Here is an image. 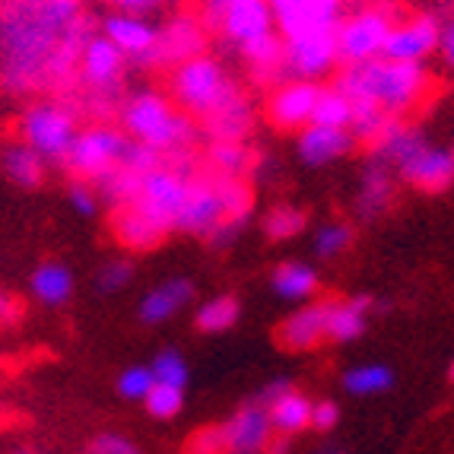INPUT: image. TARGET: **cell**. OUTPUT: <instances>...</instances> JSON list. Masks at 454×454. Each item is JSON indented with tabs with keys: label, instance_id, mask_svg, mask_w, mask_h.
Instances as JSON below:
<instances>
[{
	"label": "cell",
	"instance_id": "6da1fadb",
	"mask_svg": "<svg viewBox=\"0 0 454 454\" xmlns=\"http://www.w3.org/2000/svg\"><path fill=\"white\" fill-rule=\"evenodd\" d=\"M90 29L80 0L4 4L0 13V80L13 92L61 86L80 67Z\"/></svg>",
	"mask_w": 454,
	"mask_h": 454
},
{
	"label": "cell",
	"instance_id": "7a4b0ae2",
	"mask_svg": "<svg viewBox=\"0 0 454 454\" xmlns=\"http://www.w3.org/2000/svg\"><path fill=\"white\" fill-rule=\"evenodd\" d=\"M333 86L353 106H375L391 118H401L410 108H417L419 98L429 92V74L423 64L372 58L363 64H349Z\"/></svg>",
	"mask_w": 454,
	"mask_h": 454
},
{
	"label": "cell",
	"instance_id": "3957f363",
	"mask_svg": "<svg viewBox=\"0 0 454 454\" xmlns=\"http://www.w3.org/2000/svg\"><path fill=\"white\" fill-rule=\"evenodd\" d=\"M124 134L153 153H175L191 140V118L162 92H137L121 108Z\"/></svg>",
	"mask_w": 454,
	"mask_h": 454
},
{
	"label": "cell",
	"instance_id": "277c9868",
	"mask_svg": "<svg viewBox=\"0 0 454 454\" xmlns=\"http://www.w3.org/2000/svg\"><path fill=\"white\" fill-rule=\"evenodd\" d=\"M239 96V86L226 76L220 61H213L207 54H197L188 61L175 64L172 70V98L191 118H213L226 102Z\"/></svg>",
	"mask_w": 454,
	"mask_h": 454
},
{
	"label": "cell",
	"instance_id": "5b68a950",
	"mask_svg": "<svg viewBox=\"0 0 454 454\" xmlns=\"http://www.w3.org/2000/svg\"><path fill=\"white\" fill-rule=\"evenodd\" d=\"M130 146H134V140H130L124 130H114V128L80 130L74 146H70L67 156H64V166H67L76 178H90V182L102 184L108 175H114L124 166Z\"/></svg>",
	"mask_w": 454,
	"mask_h": 454
},
{
	"label": "cell",
	"instance_id": "8992f818",
	"mask_svg": "<svg viewBox=\"0 0 454 454\" xmlns=\"http://www.w3.org/2000/svg\"><path fill=\"white\" fill-rule=\"evenodd\" d=\"M184 194H188V178L178 168L153 166L150 172L140 175V182H137L134 194H130V200L124 207L146 216L153 226H160L168 235L175 229V223H178Z\"/></svg>",
	"mask_w": 454,
	"mask_h": 454
},
{
	"label": "cell",
	"instance_id": "52a82bcc",
	"mask_svg": "<svg viewBox=\"0 0 454 454\" xmlns=\"http://www.w3.org/2000/svg\"><path fill=\"white\" fill-rule=\"evenodd\" d=\"M76 134V114L61 102H38L20 118V140L29 144L45 162H64Z\"/></svg>",
	"mask_w": 454,
	"mask_h": 454
},
{
	"label": "cell",
	"instance_id": "ba28073f",
	"mask_svg": "<svg viewBox=\"0 0 454 454\" xmlns=\"http://www.w3.org/2000/svg\"><path fill=\"white\" fill-rule=\"evenodd\" d=\"M175 229H178V232H191V235H207L216 248H226L235 235H239V229L226 220V207H223L216 178L188 182V194H184V204H182V213H178Z\"/></svg>",
	"mask_w": 454,
	"mask_h": 454
},
{
	"label": "cell",
	"instance_id": "9c48e42d",
	"mask_svg": "<svg viewBox=\"0 0 454 454\" xmlns=\"http://www.w3.org/2000/svg\"><path fill=\"white\" fill-rule=\"evenodd\" d=\"M391 13L387 10H359L349 20L337 23V61L349 64H363L372 58H381L385 51V42L391 35Z\"/></svg>",
	"mask_w": 454,
	"mask_h": 454
},
{
	"label": "cell",
	"instance_id": "30bf717a",
	"mask_svg": "<svg viewBox=\"0 0 454 454\" xmlns=\"http://www.w3.org/2000/svg\"><path fill=\"white\" fill-rule=\"evenodd\" d=\"M216 26L245 51V48L258 45L267 35H273L277 16H273L270 0H226Z\"/></svg>",
	"mask_w": 454,
	"mask_h": 454
},
{
	"label": "cell",
	"instance_id": "8fae6325",
	"mask_svg": "<svg viewBox=\"0 0 454 454\" xmlns=\"http://www.w3.org/2000/svg\"><path fill=\"white\" fill-rule=\"evenodd\" d=\"M397 175L413 188L426 191V194H442L445 188H451L454 182V153L442 150V146L426 144V137L413 146L407 160L397 162Z\"/></svg>",
	"mask_w": 454,
	"mask_h": 454
},
{
	"label": "cell",
	"instance_id": "7c38bea8",
	"mask_svg": "<svg viewBox=\"0 0 454 454\" xmlns=\"http://www.w3.org/2000/svg\"><path fill=\"white\" fill-rule=\"evenodd\" d=\"M333 32L337 29L283 38V45H286V74L302 76V80L325 76L337 64V38H333Z\"/></svg>",
	"mask_w": 454,
	"mask_h": 454
},
{
	"label": "cell",
	"instance_id": "4fadbf2b",
	"mask_svg": "<svg viewBox=\"0 0 454 454\" xmlns=\"http://www.w3.org/2000/svg\"><path fill=\"white\" fill-rule=\"evenodd\" d=\"M439 32H442L439 23L432 16H413V20L394 23L381 58H387V61L423 64L439 48Z\"/></svg>",
	"mask_w": 454,
	"mask_h": 454
},
{
	"label": "cell",
	"instance_id": "5bb4252c",
	"mask_svg": "<svg viewBox=\"0 0 454 454\" xmlns=\"http://www.w3.org/2000/svg\"><path fill=\"white\" fill-rule=\"evenodd\" d=\"M102 35L112 42L124 58H134V61L153 64V51H156V38L160 29L146 20V16L137 13H108L102 20Z\"/></svg>",
	"mask_w": 454,
	"mask_h": 454
},
{
	"label": "cell",
	"instance_id": "9a60e30c",
	"mask_svg": "<svg viewBox=\"0 0 454 454\" xmlns=\"http://www.w3.org/2000/svg\"><path fill=\"white\" fill-rule=\"evenodd\" d=\"M124 58L118 48L108 42L106 35H90L86 38L83 51H80V67H76V76L83 80V86H90L92 92H112L118 86L124 74Z\"/></svg>",
	"mask_w": 454,
	"mask_h": 454
},
{
	"label": "cell",
	"instance_id": "2e32d148",
	"mask_svg": "<svg viewBox=\"0 0 454 454\" xmlns=\"http://www.w3.org/2000/svg\"><path fill=\"white\" fill-rule=\"evenodd\" d=\"M318 92L321 86L311 83V80H293V83L277 86L270 102H267V114H270L273 128L280 130L309 128L315 102H318Z\"/></svg>",
	"mask_w": 454,
	"mask_h": 454
},
{
	"label": "cell",
	"instance_id": "e0dca14e",
	"mask_svg": "<svg viewBox=\"0 0 454 454\" xmlns=\"http://www.w3.org/2000/svg\"><path fill=\"white\" fill-rule=\"evenodd\" d=\"M207 45L204 20L197 16H175L166 29H160L156 38V51H153V64H182L188 58H197Z\"/></svg>",
	"mask_w": 454,
	"mask_h": 454
},
{
	"label": "cell",
	"instance_id": "ac0fdd59",
	"mask_svg": "<svg viewBox=\"0 0 454 454\" xmlns=\"http://www.w3.org/2000/svg\"><path fill=\"white\" fill-rule=\"evenodd\" d=\"M223 435H226L229 451L261 454L273 439V426H270V417H267V407H261V403L242 407L229 423H223Z\"/></svg>",
	"mask_w": 454,
	"mask_h": 454
},
{
	"label": "cell",
	"instance_id": "d6986e66",
	"mask_svg": "<svg viewBox=\"0 0 454 454\" xmlns=\"http://www.w3.org/2000/svg\"><path fill=\"white\" fill-rule=\"evenodd\" d=\"M277 340L293 353L302 349H315L318 343L327 340V311L325 302L305 305V309L293 311L280 327H277Z\"/></svg>",
	"mask_w": 454,
	"mask_h": 454
},
{
	"label": "cell",
	"instance_id": "ffe728a7",
	"mask_svg": "<svg viewBox=\"0 0 454 454\" xmlns=\"http://www.w3.org/2000/svg\"><path fill=\"white\" fill-rule=\"evenodd\" d=\"M191 299H194V286H191V280H184V277H172V280L160 283V286L150 289V293L140 299L137 315H140L144 325H153V327L166 325V321L175 318V315H178Z\"/></svg>",
	"mask_w": 454,
	"mask_h": 454
},
{
	"label": "cell",
	"instance_id": "44dd1931",
	"mask_svg": "<svg viewBox=\"0 0 454 454\" xmlns=\"http://www.w3.org/2000/svg\"><path fill=\"white\" fill-rule=\"evenodd\" d=\"M353 150V134L347 128H321L309 124L299 134V156L305 166H327Z\"/></svg>",
	"mask_w": 454,
	"mask_h": 454
},
{
	"label": "cell",
	"instance_id": "7402d4cb",
	"mask_svg": "<svg viewBox=\"0 0 454 454\" xmlns=\"http://www.w3.org/2000/svg\"><path fill=\"white\" fill-rule=\"evenodd\" d=\"M325 311H327V340L349 343V340H359L365 333L372 299L369 295H356V299H347V302H325Z\"/></svg>",
	"mask_w": 454,
	"mask_h": 454
},
{
	"label": "cell",
	"instance_id": "603a6c76",
	"mask_svg": "<svg viewBox=\"0 0 454 454\" xmlns=\"http://www.w3.org/2000/svg\"><path fill=\"white\" fill-rule=\"evenodd\" d=\"M387 162H381L379 156H372L365 162L363 172V184H359V197H356V210L363 220H375L387 210L391 204V172H387Z\"/></svg>",
	"mask_w": 454,
	"mask_h": 454
},
{
	"label": "cell",
	"instance_id": "cb8c5ba5",
	"mask_svg": "<svg viewBox=\"0 0 454 454\" xmlns=\"http://www.w3.org/2000/svg\"><path fill=\"white\" fill-rule=\"evenodd\" d=\"M0 166L7 172V178L20 188H38L45 182V168L48 162L32 150L23 140H10L4 150H0Z\"/></svg>",
	"mask_w": 454,
	"mask_h": 454
},
{
	"label": "cell",
	"instance_id": "d4e9b609",
	"mask_svg": "<svg viewBox=\"0 0 454 454\" xmlns=\"http://www.w3.org/2000/svg\"><path fill=\"white\" fill-rule=\"evenodd\" d=\"M29 289L42 305L58 309V305H64L74 295V273L61 261H45V264H38L32 270Z\"/></svg>",
	"mask_w": 454,
	"mask_h": 454
},
{
	"label": "cell",
	"instance_id": "484cf974",
	"mask_svg": "<svg viewBox=\"0 0 454 454\" xmlns=\"http://www.w3.org/2000/svg\"><path fill=\"white\" fill-rule=\"evenodd\" d=\"M270 286L286 302H309L311 295L318 293V273L311 264H302V261H286V264L273 270Z\"/></svg>",
	"mask_w": 454,
	"mask_h": 454
},
{
	"label": "cell",
	"instance_id": "4316f807",
	"mask_svg": "<svg viewBox=\"0 0 454 454\" xmlns=\"http://www.w3.org/2000/svg\"><path fill=\"white\" fill-rule=\"evenodd\" d=\"M114 239L128 251H150L166 239V232L160 226H153L137 210H130V207H118V213H114Z\"/></svg>",
	"mask_w": 454,
	"mask_h": 454
},
{
	"label": "cell",
	"instance_id": "83f0119b",
	"mask_svg": "<svg viewBox=\"0 0 454 454\" xmlns=\"http://www.w3.org/2000/svg\"><path fill=\"white\" fill-rule=\"evenodd\" d=\"M267 417H270L273 432H280V435H295V432L309 429V419H311V401L305 394L299 391H283L277 401L267 403Z\"/></svg>",
	"mask_w": 454,
	"mask_h": 454
},
{
	"label": "cell",
	"instance_id": "f1b7e54d",
	"mask_svg": "<svg viewBox=\"0 0 454 454\" xmlns=\"http://www.w3.org/2000/svg\"><path fill=\"white\" fill-rule=\"evenodd\" d=\"M391 385L394 372L381 363H363L343 372V391L353 394V397H375V394L391 391Z\"/></svg>",
	"mask_w": 454,
	"mask_h": 454
},
{
	"label": "cell",
	"instance_id": "f546056e",
	"mask_svg": "<svg viewBox=\"0 0 454 454\" xmlns=\"http://www.w3.org/2000/svg\"><path fill=\"white\" fill-rule=\"evenodd\" d=\"M239 315H242V302H239L235 295H229V293L213 295V299H207V302L197 309L194 325H197V331H204V333H223L239 321Z\"/></svg>",
	"mask_w": 454,
	"mask_h": 454
},
{
	"label": "cell",
	"instance_id": "4dcf8cb0",
	"mask_svg": "<svg viewBox=\"0 0 454 454\" xmlns=\"http://www.w3.org/2000/svg\"><path fill=\"white\" fill-rule=\"evenodd\" d=\"M353 121V102L343 96L337 86L318 92V102H315V112H311V124H321V128H347Z\"/></svg>",
	"mask_w": 454,
	"mask_h": 454
},
{
	"label": "cell",
	"instance_id": "1f68e13d",
	"mask_svg": "<svg viewBox=\"0 0 454 454\" xmlns=\"http://www.w3.org/2000/svg\"><path fill=\"white\" fill-rule=\"evenodd\" d=\"M305 226H309V216L293 204H277L264 216V232H267V239H273V242L295 239V235L305 232Z\"/></svg>",
	"mask_w": 454,
	"mask_h": 454
},
{
	"label": "cell",
	"instance_id": "d6a6232c",
	"mask_svg": "<svg viewBox=\"0 0 454 454\" xmlns=\"http://www.w3.org/2000/svg\"><path fill=\"white\" fill-rule=\"evenodd\" d=\"M210 166L223 178H239L248 168V150L242 146V140H216L210 146Z\"/></svg>",
	"mask_w": 454,
	"mask_h": 454
},
{
	"label": "cell",
	"instance_id": "836d02e7",
	"mask_svg": "<svg viewBox=\"0 0 454 454\" xmlns=\"http://www.w3.org/2000/svg\"><path fill=\"white\" fill-rule=\"evenodd\" d=\"M349 242H353V229L347 226V223H321L318 229H315V239H311V248H315V254L318 258H337V254H343V251L349 248Z\"/></svg>",
	"mask_w": 454,
	"mask_h": 454
},
{
	"label": "cell",
	"instance_id": "e575fe53",
	"mask_svg": "<svg viewBox=\"0 0 454 454\" xmlns=\"http://www.w3.org/2000/svg\"><path fill=\"white\" fill-rule=\"evenodd\" d=\"M146 410H150V417L156 419H172L182 413L184 407V387H175V385H153V391L146 394Z\"/></svg>",
	"mask_w": 454,
	"mask_h": 454
},
{
	"label": "cell",
	"instance_id": "d590c367",
	"mask_svg": "<svg viewBox=\"0 0 454 454\" xmlns=\"http://www.w3.org/2000/svg\"><path fill=\"white\" fill-rule=\"evenodd\" d=\"M150 372L160 385H175V387L188 385V363H184V356L178 349H160L156 359H153Z\"/></svg>",
	"mask_w": 454,
	"mask_h": 454
},
{
	"label": "cell",
	"instance_id": "8d00e7d4",
	"mask_svg": "<svg viewBox=\"0 0 454 454\" xmlns=\"http://www.w3.org/2000/svg\"><path fill=\"white\" fill-rule=\"evenodd\" d=\"M156 379H153L150 365H130L118 375V394L128 401H146V394L153 391Z\"/></svg>",
	"mask_w": 454,
	"mask_h": 454
},
{
	"label": "cell",
	"instance_id": "74e56055",
	"mask_svg": "<svg viewBox=\"0 0 454 454\" xmlns=\"http://www.w3.org/2000/svg\"><path fill=\"white\" fill-rule=\"evenodd\" d=\"M130 280H134V264L114 258V261H108V264H102V270H98V277H96V286H98V293L112 295V293L128 289Z\"/></svg>",
	"mask_w": 454,
	"mask_h": 454
},
{
	"label": "cell",
	"instance_id": "f35d334b",
	"mask_svg": "<svg viewBox=\"0 0 454 454\" xmlns=\"http://www.w3.org/2000/svg\"><path fill=\"white\" fill-rule=\"evenodd\" d=\"M226 435H223V426H210V429H200L194 439L188 442V451L184 454H226Z\"/></svg>",
	"mask_w": 454,
	"mask_h": 454
},
{
	"label": "cell",
	"instance_id": "ab89813d",
	"mask_svg": "<svg viewBox=\"0 0 454 454\" xmlns=\"http://www.w3.org/2000/svg\"><path fill=\"white\" fill-rule=\"evenodd\" d=\"M90 454H140V448L130 439H124V435H118V432H102V435L92 439Z\"/></svg>",
	"mask_w": 454,
	"mask_h": 454
},
{
	"label": "cell",
	"instance_id": "60d3db41",
	"mask_svg": "<svg viewBox=\"0 0 454 454\" xmlns=\"http://www.w3.org/2000/svg\"><path fill=\"white\" fill-rule=\"evenodd\" d=\"M70 204L80 216H96L98 213V194L92 191L90 182H76L70 184Z\"/></svg>",
	"mask_w": 454,
	"mask_h": 454
},
{
	"label": "cell",
	"instance_id": "b9f144b4",
	"mask_svg": "<svg viewBox=\"0 0 454 454\" xmlns=\"http://www.w3.org/2000/svg\"><path fill=\"white\" fill-rule=\"evenodd\" d=\"M337 423H340V407H337V403L333 401L311 403V419H309L311 429L331 432V429H337Z\"/></svg>",
	"mask_w": 454,
	"mask_h": 454
},
{
	"label": "cell",
	"instance_id": "7bdbcfd3",
	"mask_svg": "<svg viewBox=\"0 0 454 454\" xmlns=\"http://www.w3.org/2000/svg\"><path fill=\"white\" fill-rule=\"evenodd\" d=\"M112 4L118 13H137V16H150L153 10L162 7V0H106Z\"/></svg>",
	"mask_w": 454,
	"mask_h": 454
},
{
	"label": "cell",
	"instance_id": "ee69618b",
	"mask_svg": "<svg viewBox=\"0 0 454 454\" xmlns=\"http://www.w3.org/2000/svg\"><path fill=\"white\" fill-rule=\"evenodd\" d=\"M20 321V302L0 289V325H16Z\"/></svg>",
	"mask_w": 454,
	"mask_h": 454
},
{
	"label": "cell",
	"instance_id": "f6af8a7d",
	"mask_svg": "<svg viewBox=\"0 0 454 454\" xmlns=\"http://www.w3.org/2000/svg\"><path fill=\"white\" fill-rule=\"evenodd\" d=\"M439 51H442V58H445L448 67H454V20L439 32Z\"/></svg>",
	"mask_w": 454,
	"mask_h": 454
},
{
	"label": "cell",
	"instance_id": "bcb514c9",
	"mask_svg": "<svg viewBox=\"0 0 454 454\" xmlns=\"http://www.w3.org/2000/svg\"><path fill=\"white\" fill-rule=\"evenodd\" d=\"M289 387H293V385H289L286 379H277V381H270V385H267L264 391H261L258 403H261V407H267V403H270V401H277V397H280L283 391H289Z\"/></svg>",
	"mask_w": 454,
	"mask_h": 454
},
{
	"label": "cell",
	"instance_id": "7dc6e473",
	"mask_svg": "<svg viewBox=\"0 0 454 454\" xmlns=\"http://www.w3.org/2000/svg\"><path fill=\"white\" fill-rule=\"evenodd\" d=\"M267 454H289V445L283 439H270V445L264 448Z\"/></svg>",
	"mask_w": 454,
	"mask_h": 454
},
{
	"label": "cell",
	"instance_id": "c3c4849f",
	"mask_svg": "<svg viewBox=\"0 0 454 454\" xmlns=\"http://www.w3.org/2000/svg\"><path fill=\"white\" fill-rule=\"evenodd\" d=\"M315 454H347V448H343V445H337V442H327V445H321Z\"/></svg>",
	"mask_w": 454,
	"mask_h": 454
},
{
	"label": "cell",
	"instance_id": "681fc988",
	"mask_svg": "<svg viewBox=\"0 0 454 454\" xmlns=\"http://www.w3.org/2000/svg\"><path fill=\"white\" fill-rule=\"evenodd\" d=\"M448 381H454V359H451V365H448Z\"/></svg>",
	"mask_w": 454,
	"mask_h": 454
},
{
	"label": "cell",
	"instance_id": "f907efd6",
	"mask_svg": "<svg viewBox=\"0 0 454 454\" xmlns=\"http://www.w3.org/2000/svg\"><path fill=\"white\" fill-rule=\"evenodd\" d=\"M0 4H26V0H0Z\"/></svg>",
	"mask_w": 454,
	"mask_h": 454
},
{
	"label": "cell",
	"instance_id": "816d5d0a",
	"mask_svg": "<svg viewBox=\"0 0 454 454\" xmlns=\"http://www.w3.org/2000/svg\"><path fill=\"white\" fill-rule=\"evenodd\" d=\"M16 454H32V451H26V448H20V451H16Z\"/></svg>",
	"mask_w": 454,
	"mask_h": 454
},
{
	"label": "cell",
	"instance_id": "f5cc1de1",
	"mask_svg": "<svg viewBox=\"0 0 454 454\" xmlns=\"http://www.w3.org/2000/svg\"><path fill=\"white\" fill-rule=\"evenodd\" d=\"M226 454H235V451H226Z\"/></svg>",
	"mask_w": 454,
	"mask_h": 454
}]
</instances>
